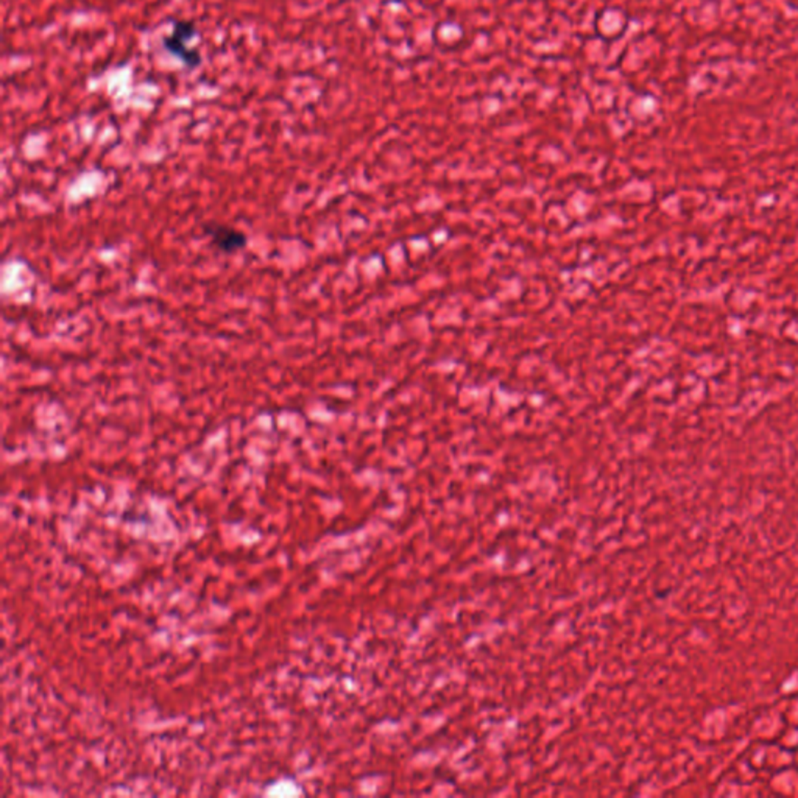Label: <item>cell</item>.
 <instances>
[{
  "instance_id": "obj_2",
  "label": "cell",
  "mask_w": 798,
  "mask_h": 798,
  "mask_svg": "<svg viewBox=\"0 0 798 798\" xmlns=\"http://www.w3.org/2000/svg\"><path fill=\"white\" fill-rule=\"evenodd\" d=\"M205 233L209 236L212 246L217 250L233 255L236 251L244 250L246 246V236L240 229L233 228L223 223H208Z\"/></svg>"
},
{
  "instance_id": "obj_1",
  "label": "cell",
  "mask_w": 798,
  "mask_h": 798,
  "mask_svg": "<svg viewBox=\"0 0 798 798\" xmlns=\"http://www.w3.org/2000/svg\"><path fill=\"white\" fill-rule=\"evenodd\" d=\"M195 36H197V29L192 23L189 21H177L172 27L171 33L164 38V47L167 51L173 53L175 57L183 60L184 63L189 66H197L200 64L199 51L192 47Z\"/></svg>"
}]
</instances>
